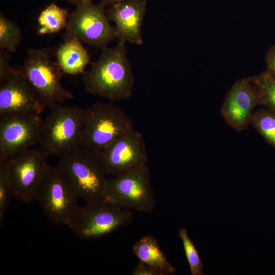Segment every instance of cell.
Masks as SVG:
<instances>
[{"mask_svg": "<svg viewBox=\"0 0 275 275\" xmlns=\"http://www.w3.org/2000/svg\"><path fill=\"white\" fill-rule=\"evenodd\" d=\"M248 78L256 90L258 105L275 113V77L265 70Z\"/></svg>", "mask_w": 275, "mask_h": 275, "instance_id": "19", "label": "cell"}, {"mask_svg": "<svg viewBox=\"0 0 275 275\" xmlns=\"http://www.w3.org/2000/svg\"><path fill=\"white\" fill-rule=\"evenodd\" d=\"M14 197L6 160L0 161V222L1 225L8 208L11 199Z\"/></svg>", "mask_w": 275, "mask_h": 275, "instance_id": "23", "label": "cell"}, {"mask_svg": "<svg viewBox=\"0 0 275 275\" xmlns=\"http://www.w3.org/2000/svg\"><path fill=\"white\" fill-rule=\"evenodd\" d=\"M69 13L68 10L54 3L46 7L37 18L38 35L51 34L66 28Z\"/></svg>", "mask_w": 275, "mask_h": 275, "instance_id": "18", "label": "cell"}, {"mask_svg": "<svg viewBox=\"0 0 275 275\" xmlns=\"http://www.w3.org/2000/svg\"><path fill=\"white\" fill-rule=\"evenodd\" d=\"M60 1H65L68 3H71L73 5H74L75 6H76L77 5L80 3L81 2L86 0H60Z\"/></svg>", "mask_w": 275, "mask_h": 275, "instance_id": "27", "label": "cell"}, {"mask_svg": "<svg viewBox=\"0 0 275 275\" xmlns=\"http://www.w3.org/2000/svg\"><path fill=\"white\" fill-rule=\"evenodd\" d=\"M251 124L275 148V113L265 107L255 110Z\"/></svg>", "mask_w": 275, "mask_h": 275, "instance_id": "21", "label": "cell"}, {"mask_svg": "<svg viewBox=\"0 0 275 275\" xmlns=\"http://www.w3.org/2000/svg\"><path fill=\"white\" fill-rule=\"evenodd\" d=\"M258 105L256 90L248 77L236 81L228 91L221 109L225 122L237 131L246 130L251 124Z\"/></svg>", "mask_w": 275, "mask_h": 275, "instance_id": "14", "label": "cell"}, {"mask_svg": "<svg viewBox=\"0 0 275 275\" xmlns=\"http://www.w3.org/2000/svg\"><path fill=\"white\" fill-rule=\"evenodd\" d=\"M82 75L85 89L92 95L111 102L130 98L134 79L126 42L119 40L115 46L101 49L98 59Z\"/></svg>", "mask_w": 275, "mask_h": 275, "instance_id": "1", "label": "cell"}, {"mask_svg": "<svg viewBox=\"0 0 275 275\" xmlns=\"http://www.w3.org/2000/svg\"><path fill=\"white\" fill-rule=\"evenodd\" d=\"M133 127L131 118L118 106L95 103L85 109L79 147L98 152Z\"/></svg>", "mask_w": 275, "mask_h": 275, "instance_id": "4", "label": "cell"}, {"mask_svg": "<svg viewBox=\"0 0 275 275\" xmlns=\"http://www.w3.org/2000/svg\"><path fill=\"white\" fill-rule=\"evenodd\" d=\"M44 120L40 148L47 156H61L79 147L85 109L56 103Z\"/></svg>", "mask_w": 275, "mask_h": 275, "instance_id": "2", "label": "cell"}, {"mask_svg": "<svg viewBox=\"0 0 275 275\" xmlns=\"http://www.w3.org/2000/svg\"><path fill=\"white\" fill-rule=\"evenodd\" d=\"M22 39L20 28L8 19L3 13L0 14V49L13 53L16 51Z\"/></svg>", "mask_w": 275, "mask_h": 275, "instance_id": "20", "label": "cell"}, {"mask_svg": "<svg viewBox=\"0 0 275 275\" xmlns=\"http://www.w3.org/2000/svg\"><path fill=\"white\" fill-rule=\"evenodd\" d=\"M266 71L275 77V43L269 48L265 58Z\"/></svg>", "mask_w": 275, "mask_h": 275, "instance_id": "25", "label": "cell"}, {"mask_svg": "<svg viewBox=\"0 0 275 275\" xmlns=\"http://www.w3.org/2000/svg\"><path fill=\"white\" fill-rule=\"evenodd\" d=\"M147 8L146 0H128L108 6L106 14L115 24L119 40L143 44L142 28Z\"/></svg>", "mask_w": 275, "mask_h": 275, "instance_id": "15", "label": "cell"}, {"mask_svg": "<svg viewBox=\"0 0 275 275\" xmlns=\"http://www.w3.org/2000/svg\"><path fill=\"white\" fill-rule=\"evenodd\" d=\"M18 68L46 106L62 104L74 98L72 93L63 87V73L48 49H29L22 65Z\"/></svg>", "mask_w": 275, "mask_h": 275, "instance_id": "5", "label": "cell"}, {"mask_svg": "<svg viewBox=\"0 0 275 275\" xmlns=\"http://www.w3.org/2000/svg\"><path fill=\"white\" fill-rule=\"evenodd\" d=\"M184 252L188 262L191 275H203V263L201 261L199 253L193 241L189 237L187 229L184 228L178 230Z\"/></svg>", "mask_w": 275, "mask_h": 275, "instance_id": "22", "label": "cell"}, {"mask_svg": "<svg viewBox=\"0 0 275 275\" xmlns=\"http://www.w3.org/2000/svg\"><path fill=\"white\" fill-rule=\"evenodd\" d=\"M133 221V213L105 200L79 206L68 227L79 238L94 239L125 227Z\"/></svg>", "mask_w": 275, "mask_h": 275, "instance_id": "8", "label": "cell"}, {"mask_svg": "<svg viewBox=\"0 0 275 275\" xmlns=\"http://www.w3.org/2000/svg\"><path fill=\"white\" fill-rule=\"evenodd\" d=\"M56 57L63 73L71 75L83 74L90 61L82 43L75 39L64 40L56 50Z\"/></svg>", "mask_w": 275, "mask_h": 275, "instance_id": "16", "label": "cell"}, {"mask_svg": "<svg viewBox=\"0 0 275 275\" xmlns=\"http://www.w3.org/2000/svg\"><path fill=\"white\" fill-rule=\"evenodd\" d=\"M128 0H100V4H101L103 7H105L109 6L113 4L126 1Z\"/></svg>", "mask_w": 275, "mask_h": 275, "instance_id": "26", "label": "cell"}, {"mask_svg": "<svg viewBox=\"0 0 275 275\" xmlns=\"http://www.w3.org/2000/svg\"><path fill=\"white\" fill-rule=\"evenodd\" d=\"M57 167L86 203L104 200L107 176L94 152L79 147L60 156Z\"/></svg>", "mask_w": 275, "mask_h": 275, "instance_id": "3", "label": "cell"}, {"mask_svg": "<svg viewBox=\"0 0 275 275\" xmlns=\"http://www.w3.org/2000/svg\"><path fill=\"white\" fill-rule=\"evenodd\" d=\"M104 199L125 209L151 212L155 198L150 172L143 164L107 179Z\"/></svg>", "mask_w": 275, "mask_h": 275, "instance_id": "6", "label": "cell"}, {"mask_svg": "<svg viewBox=\"0 0 275 275\" xmlns=\"http://www.w3.org/2000/svg\"><path fill=\"white\" fill-rule=\"evenodd\" d=\"M104 8L93 0H86L75 6L69 14L64 40L75 39L101 49L107 46L117 39V34Z\"/></svg>", "mask_w": 275, "mask_h": 275, "instance_id": "7", "label": "cell"}, {"mask_svg": "<svg viewBox=\"0 0 275 275\" xmlns=\"http://www.w3.org/2000/svg\"><path fill=\"white\" fill-rule=\"evenodd\" d=\"M94 153L105 175L112 177L146 164L148 160L144 137L134 127L103 149Z\"/></svg>", "mask_w": 275, "mask_h": 275, "instance_id": "12", "label": "cell"}, {"mask_svg": "<svg viewBox=\"0 0 275 275\" xmlns=\"http://www.w3.org/2000/svg\"><path fill=\"white\" fill-rule=\"evenodd\" d=\"M46 104L19 68L0 79V117L20 113L40 114Z\"/></svg>", "mask_w": 275, "mask_h": 275, "instance_id": "13", "label": "cell"}, {"mask_svg": "<svg viewBox=\"0 0 275 275\" xmlns=\"http://www.w3.org/2000/svg\"><path fill=\"white\" fill-rule=\"evenodd\" d=\"M132 249L139 262L154 267L162 275L172 274L175 272L176 268L169 261L153 236L143 237L133 244Z\"/></svg>", "mask_w": 275, "mask_h": 275, "instance_id": "17", "label": "cell"}, {"mask_svg": "<svg viewBox=\"0 0 275 275\" xmlns=\"http://www.w3.org/2000/svg\"><path fill=\"white\" fill-rule=\"evenodd\" d=\"M74 189L57 168L49 166L36 201L49 221L68 226L79 206Z\"/></svg>", "mask_w": 275, "mask_h": 275, "instance_id": "9", "label": "cell"}, {"mask_svg": "<svg viewBox=\"0 0 275 275\" xmlns=\"http://www.w3.org/2000/svg\"><path fill=\"white\" fill-rule=\"evenodd\" d=\"M132 275H162L154 267L146 263L139 262L133 269Z\"/></svg>", "mask_w": 275, "mask_h": 275, "instance_id": "24", "label": "cell"}, {"mask_svg": "<svg viewBox=\"0 0 275 275\" xmlns=\"http://www.w3.org/2000/svg\"><path fill=\"white\" fill-rule=\"evenodd\" d=\"M43 124L40 114L36 113L0 117V161L9 159L39 143Z\"/></svg>", "mask_w": 275, "mask_h": 275, "instance_id": "11", "label": "cell"}, {"mask_svg": "<svg viewBox=\"0 0 275 275\" xmlns=\"http://www.w3.org/2000/svg\"><path fill=\"white\" fill-rule=\"evenodd\" d=\"M47 157L40 148L33 147L5 160L14 198L24 203L36 201L49 167Z\"/></svg>", "mask_w": 275, "mask_h": 275, "instance_id": "10", "label": "cell"}]
</instances>
